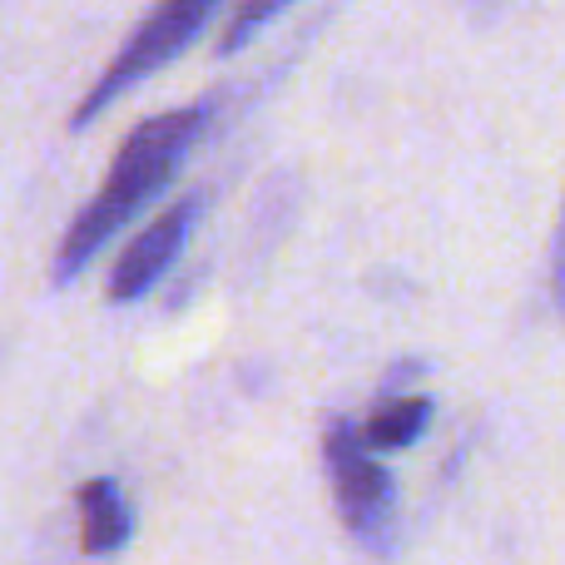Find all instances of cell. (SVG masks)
Masks as SVG:
<instances>
[{
  "label": "cell",
  "instance_id": "cell-1",
  "mask_svg": "<svg viewBox=\"0 0 565 565\" xmlns=\"http://www.w3.org/2000/svg\"><path fill=\"white\" fill-rule=\"evenodd\" d=\"M204 129H209V105H184V109L145 119V125L125 139V149L115 154L105 184H99V194L75 214L65 244H60V254H55V274L50 278H55L60 288L85 274L99 258V248L174 184V174L184 169L189 149L199 145Z\"/></svg>",
  "mask_w": 565,
  "mask_h": 565
},
{
  "label": "cell",
  "instance_id": "cell-2",
  "mask_svg": "<svg viewBox=\"0 0 565 565\" xmlns=\"http://www.w3.org/2000/svg\"><path fill=\"white\" fill-rule=\"evenodd\" d=\"M218 6H224V0H159V6L135 25V35L119 45V55L105 65V75L89 85V95L75 105L70 125L75 129L95 125L119 95H129L135 85H145L154 70L174 65V60L204 35V25L218 15Z\"/></svg>",
  "mask_w": 565,
  "mask_h": 565
},
{
  "label": "cell",
  "instance_id": "cell-3",
  "mask_svg": "<svg viewBox=\"0 0 565 565\" xmlns=\"http://www.w3.org/2000/svg\"><path fill=\"white\" fill-rule=\"evenodd\" d=\"M322 457H328L332 497H338V511H342V521H348V531L358 541H372V546H377L392 526V511H397L392 471L362 451L358 431H352L348 422H332L328 427V437H322Z\"/></svg>",
  "mask_w": 565,
  "mask_h": 565
},
{
  "label": "cell",
  "instance_id": "cell-4",
  "mask_svg": "<svg viewBox=\"0 0 565 565\" xmlns=\"http://www.w3.org/2000/svg\"><path fill=\"white\" fill-rule=\"evenodd\" d=\"M194 218H199V199H179L174 209H164V214H159L154 224L119 254L115 274H109V302H139L145 298V292L169 274V264L184 254Z\"/></svg>",
  "mask_w": 565,
  "mask_h": 565
},
{
  "label": "cell",
  "instance_id": "cell-5",
  "mask_svg": "<svg viewBox=\"0 0 565 565\" xmlns=\"http://www.w3.org/2000/svg\"><path fill=\"white\" fill-rule=\"evenodd\" d=\"M79 521H85V556H109L129 541V501L115 481H85L79 487Z\"/></svg>",
  "mask_w": 565,
  "mask_h": 565
},
{
  "label": "cell",
  "instance_id": "cell-6",
  "mask_svg": "<svg viewBox=\"0 0 565 565\" xmlns=\"http://www.w3.org/2000/svg\"><path fill=\"white\" fill-rule=\"evenodd\" d=\"M431 422V402L427 397H397L367 422V447H382V451H402L427 431Z\"/></svg>",
  "mask_w": 565,
  "mask_h": 565
},
{
  "label": "cell",
  "instance_id": "cell-7",
  "mask_svg": "<svg viewBox=\"0 0 565 565\" xmlns=\"http://www.w3.org/2000/svg\"><path fill=\"white\" fill-rule=\"evenodd\" d=\"M288 6H298V0H238V6L228 10L224 35H218V55H234V50H244L248 40H258V30L274 25Z\"/></svg>",
  "mask_w": 565,
  "mask_h": 565
},
{
  "label": "cell",
  "instance_id": "cell-8",
  "mask_svg": "<svg viewBox=\"0 0 565 565\" xmlns=\"http://www.w3.org/2000/svg\"><path fill=\"white\" fill-rule=\"evenodd\" d=\"M551 298H556V312L565 318V204H561L556 238H551Z\"/></svg>",
  "mask_w": 565,
  "mask_h": 565
},
{
  "label": "cell",
  "instance_id": "cell-9",
  "mask_svg": "<svg viewBox=\"0 0 565 565\" xmlns=\"http://www.w3.org/2000/svg\"><path fill=\"white\" fill-rule=\"evenodd\" d=\"M467 6H471V10H481V15H491V10H497L501 0H467Z\"/></svg>",
  "mask_w": 565,
  "mask_h": 565
}]
</instances>
